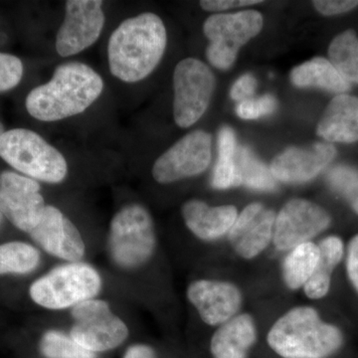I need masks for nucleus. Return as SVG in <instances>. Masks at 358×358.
<instances>
[{
	"mask_svg": "<svg viewBox=\"0 0 358 358\" xmlns=\"http://www.w3.org/2000/svg\"><path fill=\"white\" fill-rule=\"evenodd\" d=\"M166 42V26L157 14L141 13L122 21L108 45L110 73L126 83L141 81L159 65Z\"/></svg>",
	"mask_w": 358,
	"mask_h": 358,
	"instance_id": "obj_1",
	"label": "nucleus"
},
{
	"mask_svg": "<svg viewBox=\"0 0 358 358\" xmlns=\"http://www.w3.org/2000/svg\"><path fill=\"white\" fill-rule=\"evenodd\" d=\"M103 90L102 78L90 66L64 63L56 68L50 81L28 94L26 109L38 121H60L84 113Z\"/></svg>",
	"mask_w": 358,
	"mask_h": 358,
	"instance_id": "obj_2",
	"label": "nucleus"
},
{
	"mask_svg": "<svg viewBox=\"0 0 358 358\" xmlns=\"http://www.w3.org/2000/svg\"><path fill=\"white\" fill-rule=\"evenodd\" d=\"M268 345L282 358H326L343 345L341 329L320 319L310 307H296L273 324Z\"/></svg>",
	"mask_w": 358,
	"mask_h": 358,
	"instance_id": "obj_3",
	"label": "nucleus"
},
{
	"mask_svg": "<svg viewBox=\"0 0 358 358\" xmlns=\"http://www.w3.org/2000/svg\"><path fill=\"white\" fill-rule=\"evenodd\" d=\"M0 157L14 169L34 180L59 183L67 176L64 155L30 129L4 131L0 136Z\"/></svg>",
	"mask_w": 358,
	"mask_h": 358,
	"instance_id": "obj_4",
	"label": "nucleus"
},
{
	"mask_svg": "<svg viewBox=\"0 0 358 358\" xmlns=\"http://www.w3.org/2000/svg\"><path fill=\"white\" fill-rule=\"evenodd\" d=\"M101 288L102 279L95 268L86 263L71 262L54 268L33 282L29 294L41 307L63 310L93 299Z\"/></svg>",
	"mask_w": 358,
	"mask_h": 358,
	"instance_id": "obj_5",
	"label": "nucleus"
},
{
	"mask_svg": "<svg viewBox=\"0 0 358 358\" xmlns=\"http://www.w3.org/2000/svg\"><path fill=\"white\" fill-rule=\"evenodd\" d=\"M157 238L152 216L145 207H122L110 222L109 250L113 261L124 268L141 267L154 254Z\"/></svg>",
	"mask_w": 358,
	"mask_h": 358,
	"instance_id": "obj_6",
	"label": "nucleus"
},
{
	"mask_svg": "<svg viewBox=\"0 0 358 358\" xmlns=\"http://www.w3.org/2000/svg\"><path fill=\"white\" fill-rule=\"evenodd\" d=\"M263 27V16L254 10L214 14L204 22L205 36L210 41L206 56L218 69H228L236 60L238 52L255 37Z\"/></svg>",
	"mask_w": 358,
	"mask_h": 358,
	"instance_id": "obj_7",
	"label": "nucleus"
},
{
	"mask_svg": "<svg viewBox=\"0 0 358 358\" xmlns=\"http://www.w3.org/2000/svg\"><path fill=\"white\" fill-rule=\"evenodd\" d=\"M215 88V78L205 63L186 58L173 73L174 121L180 128H189L206 112Z\"/></svg>",
	"mask_w": 358,
	"mask_h": 358,
	"instance_id": "obj_8",
	"label": "nucleus"
},
{
	"mask_svg": "<svg viewBox=\"0 0 358 358\" xmlns=\"http://www.w3.org/2000/svg\"><path fill=\"white\" fill-rule=\"evenodd\" d=\"M75 324L71 338L92 352H107L121 345L128 338L126 324L101 300L82 301L72 308Z\"/></svg>",
	"mask_w": 358,
	"mask_h": 358,
	"instance_id": "obj_9",
	"label": "nucleus"
},
{
	"mask_svg": "<svg viewBox=\"0 0 358 358\" xmlns=\"http://www.w3.org/2000/svg\"><path fill=\"white\" fill-rule=\"evenodd\" d=\"M210 134L194 131L160 155L152 167V176L162 185L176 182L203 173L211 162Z\"/></svg>",
	"mask_w": 358,
	"mask_h": 358,
	"instance_id": "obj_10",
	"label": "nucleus"
},
{
	"mask_svg": "<svg viewBox=\"0 0 358 358\" xmlns=\"http://www.w3.org/2000/svg\"><path fill=\"white\" fill-rule=\"evenodd\" d=\"M102 6L99 0L66 1L64 20L56 36L59 55L70 57L95 43L105 24Z\"/></svg>",
	"mask_w": 358,
	"mask_h": 358,
	"instance_id": "obj_11",
	"label": "nucleus"
},
{
	"mask_svg": "<svg viewBox=\"0 0 358 358\" xmlns=\"http://www.w3.org/2000/svg\"><path fill=\"white\" fill-rule=\"evenodd\" d=\"M331 221L320 205L306 199L289 200L275 217L273 242L280 251H291L327 230Z\"/></svg>",
	"mask_w": 358,
	"mask_h": 358,
	"instance_id": "obj_12",
	"label": "nucleus"
},
{
	"mask_svg": "<svg viewBox=\"0 0 358 358\" xmlns=\"http://www.w3.org/2000/svg\"><path fill=\"white\" fill-rule=\"evenodd\" d=\"M45 207L36 180L11 171L0 174V212L18 229L31 232Z\"/></svg>",
	"mask_w": 358,
	"mask_h": 358,
	"instance_id": "obj_13",
	"label": "nucleus"
},
{
	"mask_svg": "<svg viewBox=\"0 0 358 358\" xmlns=\"http://www.w3.org/2000/svg\"><path fill=\"white\" fill-rule=\"evenodd\" d=\"M32 239L50 255L77 262L85 255L81 233L62 211L46 205L38 225L30 232Z\"/></svg>",
	"mask_w": 358,
	"mask_h": 358,
	"instance_id": "obj_14",
	"label": "nucleus"
},
{
	"mask_svg": "<svg viewBox=\"0 0 358 358\" xmlns=\"http://www.w3.org/2000/svg\"><path fill=\"white\" fill-rule=\"evenodd\" d=\"M187 298L209 326H221L234 317L242 305V294L232 282L199 280L188 286Z\"/></svg>",
	"mask_w": 358,
	"mask_h": 358,
	"instance_id": "obj_15",
	"label": "nucleus"
},
{
	"mask_svg": "<svg viewBox=\"0 0 358 358\" xmlns=\"http://www.w3.org/2000/svg\"><path fill=\"white\" fill-rule=\"evenodd\" d=\"M275 212L261 203L245 207L228 233L231 246L242 258H255L267 248L274 235Z\"/></svg>",
	"mask_w": 358,
	"mask_h": 358,
	"instance_id": "obj_16",
	"label": "nucleus"
},
{
	"mask_svg": "<svg viewBox=\"0 0 358 358\" xmlns=\"http://www.w3.org/2000/svg\"><path fill=\"white\" fill-rule=\"evenodd\" d=\"M331 143H319L308 148H292L275 157L271 173L275 180L303 183L319 176L336 157Z\"/></svg>",
	"mask_w": 358,
	"mask_h": 358,
	"instance_id": "obj_17",
	"label": "nucleus"
},
{
	"mask_svg": "<svg viewBox=\"0 0 358 358\" xmlns=\"http://www.w3.org/2000/svg\"><path fill=\"white\" fill-rule=\"evenodd\" d=\"M182 216L195 236L204 241H214L229 233L238 212L233 205L211 207L200 200H190L183 205Z\"/></svg>",
	"mask_w": 358,
	"mask_h": 358,
	"instance_id": "obj_18",
	"label": "nucleus"
},
{
	"mask_svg": "<svg viewBox=\"0 0 358 358\" xmlns=\"http://www.w3.org/2000/svg\"><path fill=\"white\" fill-rule=\"evenodd\" d=\"M317 134L334 143L358 141V98L345 94L336 96L320 120Z\"/></svg>",
	"mask_w": 358,
	"mask_h": 358,
	"instance_id": "obj_19",
	"label": "nucleus"
},
{
	"mask_svg": "<svg viewBox=\"0 0 358 358\" xmlns=\"http://www.w3.org/2000/svg\"><path fill=\"white\" fill-rule=\"evenodd\" d=\"M257 329L253 317L248 313L235 315L221 324L211 338L213 358H247L256 343Z\"/></svg>",
	"mask_w": 358,
	"mask_h": 358,
	"instance_id": "obj_20",
	"label": "nucleus"
},
{
	"mask_svg": "<svg viewBox=\"0 0 358 358\" xmlns=\"http://www.w3.org/2000/svg\"><path fill=\"white\" fill-rule=\"evenodd\" d=\"M291 81L300 88H320L343 94L350 89V84L339 74L331 61L324 58H313L294 68Z\"/></svg>",
	"mask_w": 358,
	"mask_h": 358,
	"instance_id": "obj_21",
	"label": "nucleus"
},
{
	"mask_svg": "<svg viewBox=\"0 0 358 358\" xmlns=\"http://www.w3.org/2000/svg\"><path fill=\"white\" fill-rule=\"evenodd\" d=\"M317 246L320 251L319 262L312 277L303 286L305 294L312 300H320L329 294L331 275L345 255V246L339 237L324 238Z\"/></svg>",
	"mask_w": 358,
	"mask_h": 358,
	"instance_id": "obj_22",
	"label": "nucleus"
},
{
	"mask_svg": "<svg viewBox=\"0 0 358 358\" xmlns=\"http://www.w3.org/2000/svg\"><path fill=\"white\" fill-rule=\"evenodd\" d=\"M319 246L306 242L289 252L282 263V279L291 289H298L307 284L319 262Z\"/></svg>",
	"mask_w": 358,
	"mask_h": 358,
	"instance_id": "obj_23",
	"label": "nucleus"
},
{
	"mask_svg": "<svg viewBox=\"0 0 358 358\" xmlns=\"http://www.w3.org/2000/svg\"><path fill=\"white\" fill-rule=\"evenodd\" d=\"M234 159L239 185L260 192L275 189L277 182L270 169L248 148L238 147Z\"/></svg>",
	"mask_w": 358,
	"mask_h": 358,
	"instance_id": "obj_24",
	"label": "nucleus"
},
{
	"mask_svg": "<svg viewBox=\"0 0 358 358\" xmlns=\"http://www.w3.org/2000/svg\"><path fill=\"white\" fill-rule=\"evenodd\" d=\"M237 148L234 131L228 127H224L219 131V157L211 179L212 186L216 189H228L239 186L234 159Z\"/></svg>",
	"mask_w": 358,
	"mask_h": 358,
	"instance_id": "obj_25",
	"label": "nucleus"
},
{
	"mask_svg": "<svg viewBox=\"0 0 358 358\" xmlns=\"http://www.w3.org/2000/svg\"><path fill=\"white\" fill-rule=\"evenodd\" d=\"M329 59L348 83L358 84V38L352 30L341 33L329 49Z\"/></svg>",
	"mask_w": 358,
	"mask_h": 358,
	"instance_id": "obj_26",
	"label": "nucleus"
},
{
	"mask_svg": "<svg viewBox=\"0 0 358 358\" xmlns=\"http://www.w3.org/2000/svg\"><path fill=\"white\" fill-rule=\"evenodd\" d=\"M40 262L38 250L23 242L0 245V275L26 274Z\"/></svg>",
	"mask_w": 358,
	"mask_h": 358,
	"instance_id": "obj_27",
	"label": "nucleus"
},
{
	"mask_svg": "<svg viewBox=\"0 0 358 358\" xmlns=\"http://www.w3.org/2000/svg\"><path fill=\"white\" fill-rule=\"evenodd\" d=\"M40 350L47 358H95V352L80 345L75 339L57 331H49L40 341Z\"/></svg>",
	"mask_w": 358,
	"mask_h": 358,
	"instance_id": "obj_28",
	"label": "nucleus"
},
{
	"mask_svg": "<svg viewBox=\"0 0 358 358\" xmlns=\"http://www.w3.org/2000/svg\"><path fill=\"white\" fill-rule=\"evenodd\" d=\"M327 182L334 192L343 195L358 214V171L352 167H334L327 176Z\"/></svg>",
	"mask_w": 358,
	"mask_h": 358,
	"instance_id": "obj_29",
	"label": "nucleus"
},
{
	"mask_svg": "<svg viewBox=\"0 0 358 358\" xmlns=\"http://www.w3.org/2000/svg\"><path fill=\"white\" fill-rule=\"evenodd\" d=\"M278 103L274 96L265 95L258 99H247L237 106L236 112L244 120H255L273 114L277 109Z\"/></svg>",
	"mask_w": 358,
	"mask_h": 358,
	"instance_id": "obj_30",
	"label": "nucleus"
},
{
	"mask_svg": "<svg viewBox=\"0 0 358 358\" xmlns=\"http://www.w3.org/2000/svg\"><path fill=\"white\" fill-rule=\"evenodd\" d=\"M22 76L23 64L20 59L10 54L0 53V92L17 86Z\"/></svg>",
	"mask_w": 358,
	"mask_h": 358,
	"instance_id": "obj_31",
	"label": "nucleus"
},
{
	"mask_svg": "<svg viewBox=\"0 0 358 358\" xmlns=\"http://www.w3.org/2000/svg\"><path fill=\"white\" fill-rule=\"evenodd\" d=\"M317 10L324 15L331 16L336 14L348 13L358 6V1H352V0H339V1H331V0H319V1H313Z\"/></svg>",
	"mask_w": 358,
	"mask_h": 358,
	"instance_id": "obj_32",
	"label": "nucleus"
},
{
	"mask_svg": "<svg viewBox=\"0 0 358 358\" xmlns=\"http://www.w3.org/2000/svg\"><path fill=\"white\" fill-rule=\"evenodd\" d=\"M257 81L255 78L252 75L246 74L240 77L239 79L235 82L231 88L230 96L233 100L242 101L247 100L249 96L253 95L254 92L256 91Z\"/></svg>",
	"mask_w": 358,
	"mask_h": 358,
	"instance_id": "obj_33",
	"label": "nucleus"
},
{
	"mask_svg": "<svg viewBox=\"0 0 358 358\" xmlns=\"http://www.w3.org/2000/svg\"><path fill=\"white\" fill-rule=\"evenodd\" d=\"M346 272L353 288L358 293V234L350 240L346 254Z\"/></svg>",
	"mask_w": 358,
	"mask_h": 358,
	"instance_id": "obj_34",
	"label": "nucleus"
},
{
	"mask_svg": "<svg viewBox=\"0 0 358 358\" xmlns=\"http://www.w3.org/2000/svg\"><path fill=\"white\" fill-rule=\"evenodd\" d=\"M261 0H204L200 1V6L207 11H223L253 4L261 3Z\"/></svg>",
	"mask_w": 358,
	"mask_h": 358,
	"instance_id": "obj_35",
	"label": "nucleus"
},
{
	"mask_svg": "<svg viewBox=\"0 0 358 358\" xmlns=\"http://www.w3.org/2000/svg\"><path fill=\"white\" fill-rule=\"evenodd\" d=\"M124 358H155V355L154 350L150 346L136 345L127 350Z\"/></svg>",
	"mask_w": 358,
	"mask_h": 358,
	"instance_id": "obj_36",
	"label": "nucleus"
},
{
	"mask_svg": "<svg viewBox=\"0 0 358 358\" xmlns=\"http://www.w3.org/2000/svg\"><path fill=\"white\" fill-rule=\"evenodd\" d=\"M4 134V128H3V124H1V122H0V136H2V134Z\"/></svg>",
	"mask_w": 358,
	"mask_h": 358,
	"instance_id": "obj_37",
	"label": "nucleus"
},
{
	"mask_svg": "<svg viewBox=\"0 0 358 358\" xmlns=\"http://www.w3.org/2000/svg\"><path fill=\"white\" fill-rule=\"evenodd\" d=\"M0 221H1V212H0Z\"/></svg>",
	"mask_w": 358,
	"mask_h": 358,
	"instance_id": "obj_38",
	"label": "nucleus"
}]
</instances>
